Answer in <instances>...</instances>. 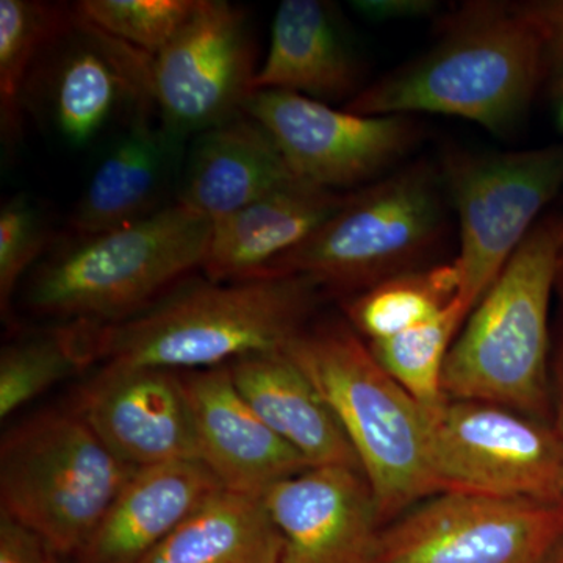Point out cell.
Listing matches in <instances>:
<instances>
[{"label":"cell","instance_id":"cell-1","mask_svg":"<svg viewBox=\"0 0 563 563\" xmlns=\"http://www.w3.org/2000/svg\"><path fill=\"white\" fill-rule=\"evenodd\" d=\"M435 22L429 49L366 85L343 109L442 114L512 135L542 90V44L521 2L470 0Z\"/></svg>","mask_w":563,"mask_h":563},{"label":"cell","instance_id":"cell-2","mask_svg":"<svg viewBox=\"0 0 563 563\" xmlns=\"http://www.w3.org/2000/svg\"><path fill=\"white\" fill-rule=\"evenodd\" d=\"M321 295L302 276L188 279L135 317L80 325L95 363L196 372L284 351Z\"/></svg>","mask_w":563,"mask_h":563},{"label":"cell","instance_id":"cell-3","mask_svg":"<svg viewBox=\"0 0 563 563\" xmlns=\"http://www.w3.org/2000/svg\"><path fill=\"white\" fill-rule=\"evenodd\" d=\"M284 351L342 426L380 526L440 493L429 413L385 372L350 322H310Z\"/></svg>","mask_w":563,"mask_h":563},{"label":"cell","instance_id":"cell-4","mask_svg":"<svg viewBox=\"0 0 563 563\" xmlns=\"http://www.w3.org/2000/svg\"><path fill=\"white\" fill-rule=\"evenodd\" d=\"M563 222L548 211L463 322L448 354V399L496 404L554 426L548 377L550 306Z\"/></svg>","mask_w":563,"mask_h":563},{"label":"cell","instance_id":"cell-5","mask_svg":"<svg viewBox=\"0 0 563 563\" xmlns=\"http://www.w3.org/2000/svg\"><path fill=\"white\" fill-rule=\"evenodd\" d=\"M211 229L206 217L174 202L132 224L73 236L35 266L25 306L66 324L128 320L202 269Z\"/></svg>","mask_w":563,"mask_h":563},{"label":"cell","instance_id":"cell-6","mask_svg":"<svg viewBox=\"0 0 563 563\" xmlns=\"http://www.w3.org/2000/svg\"><path fill=\"white\" fill-rule=\"evenodd\" d=\"M450 198L439 162L415 161L350 191L342 209L262 276H302L352 298L433 261L451 233Z\"/></svg>","mask_w":563,"mask_h":563},{"label":"cell","instance_id":"cell-7","mask_svg":"<svg viewBox=\"0 0 563 563\" xmlns=\"http://www.w3.org/2000/svg\"><path fill=\"white\" fill-rule=\"evenodd\" d=\"M135 472L73 409L47 410L3 437L0 512L74 558Z\"/></svg>","mask_w":563,"mask_h":563},{"label":"cell","instance_id":"cell-8","mask_svg":"<svg viewBox=\"0 0 563 563\" xmlns=\"http://www.w3.org/2000/svg\"><path fill=\"white\" fill-rule=\"evenodd\" d=\"M440 172L457 218L459 299L472 313L563 196V141L523 151L448 150Z\"/></svg>","mask_w":563,"mask_h":563},{"label":"cell","instance_id":"cell-9","mask_svg":"<svg viewBox=\"0 0 563 563\" xmlns=\"http://www.w3.org/2000/svg\"><path fill=\"white\" fill-rule=\"evenodd\" d=\"M440 492L555 504L563 484V439L553 424L496 404L446 399L429 413Z\"/></svg>","mask_w":563,"mask_h":563},{"label":"cell","instance_id":"cell-10","mask_svg":"<svg viewBox=\"0 0 563 563\" xmlns=\"http://www.w3.org/2000/svg\"><path fill=\"white\" fill-rule=\"evenodd\" d=\"M562 540L555 504L440 492L380 528L372 563H543Z\"/></svg>","mask_w":563,"mask_h":563},{"label":"cell","instance_id":"cell-11","mask_svg":"<svg viewBox=\"0 0 563 563\" xmlns=\"http://www.w3.org/2000/svg\"><path fill=\"white\" fill-rule=\"evenodd\" d=\"M243 111L272 135L298 179L340 192L398 169L424 135L415 117H368L288 91H254Z\"/></svg>","mask_w":563,"mask_h":563},{"label":"cell","instance_id":"cell-12","mask_svg":"<svg viewBox=\"0 0 563 563\" xmlns=\"http://www.w3.org/2000/svg\"><path fill=\"white\" fill-rule=\"evenodd\" d=\"M257 70L247 11L225 0H198L191 16L154 57L158 120L184 139L217 128L242 113Z\"/></svg>","mask_w":563,"mask_h":563},{"label":"cell","instance_id":"cell-13","mask_svg":"<svg viewBox=\"0 0 563 563\" xmlns=\"http://www.w3.org/2000/svg\"><path fill=\"white\" fill-rule=\"evenodd\" d=\"M41 73L44 110L66 144L87 147L114 125L157 113L154 57L73 18L52 44Z\"/></svg>","mask_w":563,"mask_h":563},{"label":"cell","instance_id":"cell-14","mask_svg":"<svg viewBox=\"0 0 563 563\" xmlns=\"http://www.w3.org/2000/svg\"><path fill=\"white\" fill-rule=\"evenodd\" d=\"M73 410L111 453L133 468L201 462L180 373L102 365L80 388Z\"/></svg>","mask_w":563,"mask_h":563},{"label":"cell","instance_id":"cell-15","mask_svg":"<svg viewBox=\"0 0 563 563\" xmlns=\"http://www.w3.org/2000/svg\"><path fill=\"white\" fill-rule=\"evenodd\" d=\"M263 501L280 533V563H372L383 526L358 470L310 466Z\"/></svg>","mask_w":563,"mask_h":563},{"label":"cell","instance_id":"cell-16","mask_svg":"<svg viewBox=\"0 0 563 563\" xmlns=\"http://www.w3.org/2000/svg\"><path fill=\"white\" fill-rule=\"evenodd\" d=\"M199 459L225 490L263 496L274 484L310 468L254 412L233 384L229 365L180 373Z\"/></svg>","mask_w":563,"mask_h":563},{"label":"cell","instance_id":"cell-17","mask_svg":"<svg viewBox=\"0 0 563 563\" xmlns=\"http://www.w3.org/2000/svg\"><path fill=\"white\" fill-rule=\"evenodd\" d=\"M185 141L157 113L141 114L122 129L74 207L70 235L111 231L172 206L187 157Z\"/></svg>","mask_w":563,"mask_h":563},{"label":"cell","instance_id":"cell-18","mask_svg":"<svg viewBox=\"0 0 563 563\" xmlns=\"http://www.w3.org/2000/svg\"><path fill=\"white\" fill-rule=\"evenodd\" d=\"M252 88L295 92L329 106L351 102L365 85L339 9L324 0H284Z\"/></svg>","mask_w":563,"mask_h":563},{"label":"cell","instance_id":"cell-19","mask_svg":"<svg viewBox=\"0 0 563 563\" xmlns=\"http://www.w3.org/2000/svg\"><path fill=\"white\" fill-rule=\"evenodd\" d=\"M221 490L218 477L199 461L139 468L74 561L140 563Z\"/></svg>","mask_w":563,"mask_h":563},{"label":"cell","instance_id":"cell-20","mask_svg":"<svg viewBox=\"0 0 563 563\" xmlns=\"http://www.w3.org/2000/svg\"><path fill=\"white\" fill-rule=\"evenodd\" d=\"M292 179L272 135L242 111L195 136L176 202L217 222Z\"/></svg>","mask_w":563,"mask_h":563},{"label":"cell","instance_id":"cell-21","mask_svg":"<svg viewBox=\"0 0 563 563\" xmlns=\"http://www.w3.org/2000/svg\"><path fill=\"white\" fill-rule=\"evenodd\" d=\"M350 192L292 179L244 209L213 222L202 272L231 282L262 276L332 218Z\"/></svg>","mask_w":563,"mask_h":563},{"label":"cell","instance_id":"cell-22","mask_svg":"<svg viewBox=\"0 0 563 563\" xmlns=\"http://www.w3.org/2000/svg\"><path fill=\"white\" fill-rule=\"evenodd\" d=\"M229 369L254 412L310 465L362 473L342 426L287 352L247 355L232 362Z\"/></svg>","mask_w":563,"mask_h":563},{"label":"cell","instance_id":"cell-23","mask_svg":"<svg viewBox=\"0 0 563 563\" xmlns=\"http://www.w3.org/2000/svg\"><path fill=\"white\" fill-rule=\"evenodd\" d=\"M282 539L263 496L221 490L140 563H280Z\"/></svg>","mask_w":563,"mask_h":563},{"label":"cell","instance_id":"cell-24","mask_svg":"<svg viewBox=\"0 0 563 563\" xmlns=\"http://www.w3.org/2000/svg\"><path fill=\"white\" fill-rule=\"evenodd\" d=\"M70 18L73 7L40 0L0 2V132L5 146L20 140L25 92Z\"/></svg>","mask_w":563,"mask_h":563},{"label":"cell","instance_id":"cell-25","mask_svg":"<svg viewBox=\"0 0 563 563\" xmlns=\"http://www.w3.org/2000/svg\"><path fill=\"white\" fill-rule=\"evenodd\" d=\"M461 276L454 258L379 282L344 301L352 329L366 342L388 339L431 320L459 298Z\"/></svg>","mask_w":563,"mask_h":563},{"label":"cell","instance_id":"cell-26","mask_svg":"<svg viewBox=\"0 0 563 563\" xmlns=\"http://www.w3.org/2000/svg\"><path fill=\"white\" fill-rule=\"evenodd\" d=\"M468 318L461 299L409 331L368 343L385 372L428 413L446 402L443 373L451 346Z\"/></svg>","mask_w":563,"mask_h":563},{"label":"cell","instance_id":"cell-27","mask_svg":"<svg viewBox=\"0 0 563 563\" xmlns=\"http://www.w3.org/2000/svg\"><path fill=\"white\" fill-rule=\"evenodd\" d=\"M79 324L3 346L0 354V418L7 420L55 384L92 365Z\"/></svg>","mask_w":563,"mask_h":563},{"label":"cell","instance_id":"cell-28","mask_svg":"<svg viewBox=\"0 0 563 563\" xmlns=\"http://www.w3.org/2000/svg\"><path fill=\"white\" fill-rule=\"evenodd\" d=\"M198 0H81L74 13L144 54H158L176 36Z\"/></svg>","mask_w":563,"mask_h":563},{"label":"cell","instance_id":"cell-29","mask_svg":"<svg viewBox=\"0 0 563 563\" xmlns=\"http://www.w3.org/2000/svg\"><path fill=\"white\" fill-rule=\"evenodd\" d=\"M51 240L44 211L25 195L10 198L0 209V309L9 318L20 282L38 265Z\"/></svg>","mask_w":563,"mask_h":563},{"label":"cell","instance_id":"cell-30","mask_svg":"<svg viewBox=\"0 0 563 563\" xmlns=\"http://www.w3.org/2000/svg\"><path fill=\"white\" fill-rule=\"evenodd\" d=\"M542 44V90L555 129L563 135V0H523Z\"/></svg>","mask_w":563,"mask_h":563},{"label":"cell","instance_id":"cell-31","mask_svg":"<svg viewBox=\"0 0 563 563\" xmlns=\"http://www.w3.org/2000/svg\"><path fill=\"white\" fill-rule=\"evenodd\" d=\"M57 555L38 533L0 512V563H57Z\"/></svg>","mask_w":563,"mask_h":563},{"label":"cell","instance_id":"cell-32","mask_svg":"<svg viewBox=\"0 0 563 563\" xmlns=\"http://www.w3.org/2000/svg\"><path fill=\"white\" fill-rule=\"evenodd\" d=\"M352 10L369 22L437 20L443 3L437 0H354Z\"/></svg>","mask_w":563,"mask_h":563},{"label":"cell","instance_id":"cell-33","mask_svg":"<svg viewBox=\"0 0 563 563\" xmlns=\"http://www.w3.org/2000/svg\"><path fill=\"white\" fill-rule=\"evenodd\" d=\"M555 377H558V396H555L554 406V428L561 433L563 439V332L561 344H559L558 358H555Z\"/></svg>","mask_w":563,"mask_h":563},{"label":"cell","instance_id":"cell-34","mask_svg":"<svg viewBox=\"0 0 563 563\" xmlns=\"http://www.w3.org/2000/svg\"><path fill=\"white\" fill-rule=\"evenodd\" d=\"M559 211V214H561L562 222H563V196H562V207L561 209H555ZM555 292H558L559 296H561L563 301V243H562V250H561V257H559V272H558V285H555Z\"/></svg>","mask_w":563,"mask_h":563},{"label":"cell","instance_id":"cell-35","mask_svg":"<svg viewBox=\"0 0 563 563\" xmlns=\"http://www.w3.org/2000/svg\"><path fill=\"white\" fill-rule=\"evenodd\" d=\"M543 563H563V540Z\"/></svg>","mask_w":563,"mask_h":563},{"label":"cell","instance_id":"cell-36","mask_svg":"<svg viewBox=\"0 0 563 563\" xmlns=\"http://www.w3.org/2000/svg\"><path fill=\"white\" fill-rule=\"evenodd\" d=\"M559 507H561L562 512H563V484H562L561 499H559Z\"/></svg>","mask_w":563,"mask_h":563}]
</instances>
